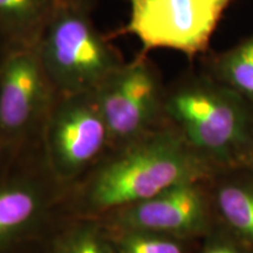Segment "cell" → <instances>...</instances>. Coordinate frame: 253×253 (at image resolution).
Instances as JSON below:
<instances>
[{
	"instance_id": "14",
	"label": "cell",
	"mask_w": 253,
	"mask_h": 253,
	"mask_svg": "<svg viewBox=\"0 0 253 253\" xmlns=\"http://www.w3.org/2000/svg\"><path fill=\"white\" fill-rule=\"evenodd\" d=\"M52 253H118L106 229L94 224H80L60 235Z\"/></svg>"
},
{
	"instance_id": "15",
	"label": "cell",
	"mask_w": 253,
	"mask_h": 253,
	"mask_svg": "<svg viewBox=\"0 0 253 253\" xmlns=\"http://www.w3.org/2000/svg\"><path fill=\"white\" fill-rule=\"evenodd\" d=\"M195 253H253V251L229 231L216 224L207 236L199 240Z\"/></svg>"
},
{
	"instance_id": "9",
	"label": "cell",
	"mask_w": 253,
	"mask_h": 253,
	"mask_svg": "<svg viewBox=\"0 0 253 253\" xmlns=\"http://www.w3.org/2000/svg\"><path fill=\"white\" fill-rule=\"evenodd\" d=\"M216 224L253 251V169H220L209 179Z\"/></svg>"
},
{
	"instance_id": "5",
	"label": "cell",
	"mask_w": 253,
	"mask_h": 253,
	"mask_svg": "<svg viewBox=\"0 0 253 253\" xmlns=\"http://www.w3.org/2000/svg\"><path fill=\"white\" fill-rule=\"evenodd\" d=\"M164 91L160 73L143 53L110 73L91 94L112 143L122 147L160 126Z\"/></svg>"
},
{
	"instance_id": "8",
	"label": "cell",
	"mask_w": 253,
	"mask_h": 253,
	"mask_svg": "<svg viewBox=\"0 0 253 253\" xmlns=\"http://www.w3.org/2000/svg\"><path fill=\"white\" fill-rule=\"evenodd\" d=\"M59 95L36 45H6L0 55V131L18 135L47 115Z\"/></svg>"
},
{
	"instance_id": "11",
	"label": "cell",
	"mask_w": 253,
	"mask_h": 253,
	"mask_svg": "<svg viewBox=\"0 0 253 253\" xmlns=\"http://www.w3.org/2000/svg\"><path fill=\"white\" fill-rule=\"evenodd\" d=\"M41 211V198L31 186L0 185V252L18 242L34 225Z\"/></svg>"
},
{
	"instance_id": "6",
	"label": "cell",
	"mask_w": 253,
	"mask_h": 253,
	"mask_svg": "<svg viewBox=\"0 0 253 253\" xmlns=\"http://www.w3.org/2000/svg\"><path fill=\"white\" fill-rule=\"evenodd\" d=\"M110 134L93 94L59 95L47 114L46 150L49 166L67 181L100 157Z\"/></svg>"
},
{
	"instance_id": "7",
	"label": "cell",
	"mask_w": 253,
	"mask_h": 253,
	"mask_svg": "<svg viewBox=\"0 0 253 253\" xmlns=\"http://www.w3.org/2000/svg\"><path fill=\"white\" fill-rule=\"evenodd\" d=\"M110 227L202 239L216 225L208 181L175 185L112 212ZM109 227V226H108Z\"/></svg>"
},
{
	"instance_id": "3",
	"label": "cell",
	"mask_w": 253,
	"mask_h": 253,
	"mask_svg": "<svg viewBox=\"0 0 253 253\" xmlns=\"http://www.w3.org/2000/svg\"><path fill=\"white\" fill-rule=\"evenodd\" d=\"M36 47L59 95L89 94L122 65L89 9L58 2Z\"/></svg>"
},
{
	"instance_id": "13",
	"label": "cell",
	"mask_w": 253,
	"mask_h": 253,
	"mask_svg": "<svg viewBox=\"0 0 253 253\" xmlns=\"http://www.w3.org/2000/svg\"><path fill=\"white\" fill-rule=\"evenodd\" d=\"M106 231L118 253H195L201 240L115 227Z\"/></svg>"
},
{
	"instance_id": "12",
	"label": "cell",
	"mask_w": 253,
	"mask_h": 253,
	"mask_svg": "<svg viewBox=\"0 0 253 253\" xmlns=\"http://www.w3.org/2000/svg\"><path fill=\"white\" fill-rule=\"evenodd\" d=\"M204 72L238 94L253 109V33L205 60Z\"/></svg>"
},
{
	"instance_id": "1",
	"label": "cell",
	"mask_w": 253,
	"mask_h": 253,
	"mask_svg": "<svg viewBox=\"0 0 253 253\" xmlns=\"http://www.w3.org/2000/svg\"><path fill=\"white\" fill-rule=\"evenodd\" d=\"M217 171L173 129L161 123L122 145L91 175L84 202L90 212H113L175 185L208 181Z\"/></svg>"
},
{
	"instance_id": "17",
	"label": "cell",
	"mask_w": 253,
	"mask_h": 253,
	"mask_svg": "<svg viewBox=\"0 0 253 253\" xmlns=\"http://www.w3.org/2000/svg\"><path fill=\"white\" fill-rule=\"evenodd\" d=\"M248 167H250V168H252V169H253V151H252V155H251V157H250V160H249Z\"/></svg>"
},
{
	"instance_id": "4",
	"label": "cell",
	"mask_w": 253,
	"mask_h": 253,
	"mask_svg": "<svg viewBox=\"0 0 253 253\" xmlns=\"http://www.w3.org/2000/svg\"><path fill=\"white\" fill-rule=\"evenodd\" d=\"M129 20L115 36L130 34L143 54L171 49L190 60L207 54L211 38L232 0H126Z\"/></svg>"
},
{
	"instance_id": "2",
	"label": "cell",
	"mask_w": 253,
	"mask_h": 253,
	"mask_svg": "<svg viewBox=\"0 0 253 253\" xmlns=\"http://www.w3.org/2000/svg\"><path fill=\"white\" fill-rule=\"evenodd\" d=\"M162 125L218 170L248 166L253 109L207 72L190 73L166 88Z\"/></svg>"
},
{
	"instance_id": "10",
	"label": "cell",
	"mask_w": 253,
	"mask_h": 253,
	"mask_svg": "<svg viewBox=\"0 0 253 253\" xmlns=\"http://www.w3.org/2000/svg\"><path fill=\"white\" fill-rule=\"evenodd\" d=\"M56 0H0V40L4 45H36Z\"/></svg>"
},
{
	"instance_id": "16",
	"label": "cell",
	"mask_w": 253,
	"mask_h": 253,
	"mask_svg": "<svg viewBox=\"0 0 253 253\" xmlns=\"http://www.w3.org/2000/svg\"><path fill=\"white\" fill-rule=\"evenodd\" d=\"M56 1L61 2V4L77 6V7H82L91 11L94 5L97 2V0H56Z\"/></svg>"
}]
</instances>
